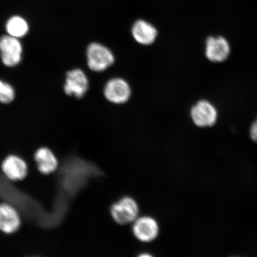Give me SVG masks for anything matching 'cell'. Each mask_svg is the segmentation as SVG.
Here are the masks:
<instances>
[{"mask_svg": "<svg viewBox=\"0 0 257 257\" xmlns=\"http://www.w3.org/2000/svg\"><path fill=\"white\" fill-rule=\"evenodd\" d=\"M230 48L229 43L222 37H210L206 40L205 55L212 62H223L229 57Z\"/></svg>", "mask_w": 257, "mask_h": 257, "instance_id": "obj_7", "label": "cell"}, {"mask_svg": "<svg viewBox=\"0 0 257 257\" xmlns=\"http://www.w3.org/2000/svg\"><path fill=\"white\" fill-rule=\"evenodd\" d=\"M6 30L9 35L20 38L27 34L29 27L25 19L19 16H14L8 21L6 24Z\"/></svg>", "mask_w": 257, "mask_h": 257, "instance_id": "obj_13", "label": "cell"}, {"mask_svg": "<svg viewBox=\"0 0 257 257\" xmlns=\"http://www.w3.org/2000/svg\"><path fill=\"white\" fill-rule=\"evenodd\" d=\"M21 223L20 214L14 205L7 202L0 203V232L8 234L15 233Z\"/></svg>", "mask_w": 257, "mask_h": 257, "instance_id": "obj_6", "label": "cell"}, {"mask_svg": "<svg viewBox=\"0 0 257 257\" xmlns=\"http://www.w3.org/2000/svg\"><path fill=\"white\" fill-rule=\"evenodd\" d=\"M104 95L105 98L112 103L123 104L127 101L130 97V86L123 79H111L106 83Z\"/></svg>", "mask_w": 257, "mask_h": 257, "instance_id": "obj_9", "label": "cell"}, {"mask_svg": "<svg viewBox=\"0 0 257 257\" xmlns=\"http://www.w3.org/2000/svg\"><path fill=\"white\" fill-rule=\"evenodd\" d=\"M88 80L85 74L80 69H75L67 72L64 91L68 95L82 98L88 89Z\"/></svg>", "mask_w": 257, "mask_h": 257, "instance_id": "obj_8", "label": "cell"}, {"mask_svg": "<svg viewBox=\"0 0 257 257\" xmlns=\"http://www.w3.org/2000/svg\"><path fill=\"white\" fill-rule=\"evenodd\" d=\"M250 136L253 141L257 143V118L250 127Z\"/></svg>", "mask_w": 257, "mask_h": 257, "instance_id": "obj_15", "label": "cell"}, {"mask_svg": "<svg viewBox=\"0 0 257 257\" xmlns=\"http://www.w3.org/2000/svg\"><path fill=\"white\" fill-rule=\"evenodd\" d=\"M34 161L38 172L43 175H50L56 172L59 162L56 154L50 148L43 147L36 150L34 155Z\"/></svg>", "mask_w": 257, "mask_h": 257, "instance_id": "obj_11", "label": "cell"}, {"mask_svg": "<svg viewBox=\"0 0 257 257\" xmlns=\"http://www.w3.org/2000/svg\"><path fill=\"white\" fill-rule=\"evenodd\" d=\"M86 55L89 68L94 72L104 71L114 62V57L111 51L100 44H90Z\"/></svg>", "mask_w": 257, "mask_h": 257, "instance_id": "obj_1", "label": "cell"}, {"mask_svg": "<svg viewBox=\"0 0 257 257\" xmlns=\"http://www.w3.org/2000/svg\"><path fill=\"white\" fill-rule=\"evenodd\" d=\"M191 117L198 127H210L216 123L217 111L214 106L207 100L198 101L191 109Z\"/></svg>", "mask_w": 257, "mask_h": 257, "instance_id": "obj_5", "label": "cell"}, {"mask_svg": "<svg viewBox=\"0 0 257 257\" xmlns=\"http://www.w3.org/2000/svg\"><path fill=\"white\" fill-rule=\"evenodd\" d=\"M111 214L117 223L127 224L137 219L139 214V207L133 198L125 197L112 205Z\"/></svg>", "mask_w": 257, "mask_h": 257, "instance_id": "obj_2", "label": "cell"}, {"mask_svg": "<svg viewBox=\"0 0 257 257\" xmlns=\"http://www.w3.org/2000/svg\"><path fill=\"white\" fill-rule=\"evenodd\" d=\"M2 60L6 66L14 67L21 62L22 47L18 38L5 35L0 38Z\"/></svg>", "mask_w": 257, "mask_h": 257, "instance_id": "obj_3", "label": "cell"}, {"mask_svg": "<svg viewBox=\"0 0 257 257\" xmlns=\"http://www.w3.org/2000/svg\"><path fill=\"white\" fill-rule=\"evenodd\" d=\"M1 169L3 174L10 181H20L28 175V166L22 157L10 154L3 160Z\"/></svg>", "mask_w": 257, "mask_h": 257, "instance_id": "obj_4", "label": "cell"}, {"mask_svg": "<svg viewBox=\"0 0 257 257\" xmlns=\"http://www.w3.org/2000/svg\"><path fill=\"white\" fill-rule=\"evenodd\" d=\"M15 90L9 83L0 80V102L9 104L15 98Z\"/></svg>", "mask_w": 257, "mask_h": 257, "instance_id": "obj_14", "label": "cell"}, {"mask_svg": "<svg viewBox=\"0 0 257 257\" xmlns=\"http://www.w3.org/2000/svg\"><path fill=\"white\" fill-rule=\"evenodd\" d=\"M159 231V225L152 217L145 216L135 220L133 226L134 235L141 242H152L158 236Z\"/></svg>", "mask_w": 257, "mask_h": 257, "instance_id": "obj_10", "label": "cell"}, {"mask_svg": "<svg viewBox=\"0 0 257 257\" xmlns=\"http://www.w3.org/2000/svg\"><path fill=\"white\" fill-rule=\"evenodd\" d=\"M132 34L138 43L145 46L152 44L157 36L156 29L152 24L143 20L137 21L134 24Z\"/></svg>", "mask_w": 257, "mask_h": 257, "instance_id": "obj_12", "label": "cell"}]
</instances>
